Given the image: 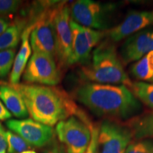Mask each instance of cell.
Listing matches in <instances>:
<instances>
[{"instance_id": "obj_1", "label": "cell", "mask_w": 153, "mask_h": 153, "mask_svg": "<svg viewBox=\"0 0 153 153\" xmlns=\"http://www.w3.org/2000/svg\"><path fill=\"white\" fill-rule=\"evenodd\" d=\"M74 95L94 114L108 119H130L143 109L141 103L125 85L86 82L76 88Z\"/></svg>"}, {"instance_id": "obj_2", "label": "cell", "mask_w": 153, "mask_h": 153, "mask_svg": "<svg viewBox=\"0 0 153 153\" xmlns=\"http://www.w3.org/2000/svg\"><path fill=\"white\" fill-rule=\"evenodd\" d=\"M24 99L33 120L52 126L72 116L89 122L85 114L62 89L55 86L18 84L12 85Z\"/></svg>"}, {"instance_id": "obj_3", "label": "cell", "mask_w": 153, "mask_h": 153, "mask_svg": "<svg viewBox=\"0 0 153 153\" xmlns=\"http://www.w3.org/2000/svg\"><path fill=\"white\" fill-rule=\"evenodd\" d=\"M116 43L106 38L93 51L91 61L80 70L82 78L88 82L101 85H125L132 82L126 73Z\"/></svg>"}, {"instance_id": "obj_4", "label": "cell", "mask_w": 153, "mask_h": 153, "mask_svg": "<svg viewBox=\"0 0 153 153\" xmlns=\"http://www.w3.org/2000/svg\"><path fill=\"white\" fill-rule=\"evenodd\" d=\"M70 9L71 19L80 26L102 31H108L114 27L116 4L79 0L72 4Z\"/></svg>"}, {"instance_id": "obj_5", "label": "cell", "mask_w": 153, "mask_h": 153, "mask_svg": "<svg viewBox=\"0 0 153 153\" xmlns=\"http://www.w3.org/2000/svg\"><path fill=\"white\" fill-rule=\"evenodd\" d=\"M60 1H49L33 24L30 35V46L34 53H45L57 59V43L54 16Z\"/></svg>"}, {"instance_id": "obj_6", "label": "cell", "mask_w": 153, "mask_h": 153, "mask_svg": "<svg viewBox=\"0 0 153 153\" xmlns=\"http://www.w3.org/2000/svg\"><path fill=\"white\" fill-rule=\"evenodd\" d=\"M92 126L78 116H72L57 124L55 133L68 153H85L91 141Z\"/></svg>"}, {"instance_id": "obj_7", "label": "cell", "mask_w": 153, "mask_h": 153, "mask_svg": "<svg viewBox=\"0 0 153 153\" xmlns=\"http://www.w3.org/2000/svg\"><path fill=\"white\" fill-rule=\"evenodd\" d=\"M70 9L66 1H60L54 16L57 43V60L61 66L72 64V34L70 27Z\"/></svg>"}, {"instance_id": "obj_8", "label": "cell", "mask_w": 153, "mask_h": 153, "mask_svg": "<svg viewBox=\"0 0 153 153\" xmlns=\"http://www.w3.org/2000/svg\"><path fill=\"white\" fill-rule=\"evenodd\" d=\"M72 34V64L87 65L91 52L107 37L108 31L94 30L70 20Z\"/></svg>"}, {"instance_id": "obj_9", "label": "cell", "mask_w": 153, "mask_h": 153, "mask_svg": "<svg viewBox=\"0 0 153 153\" xmlns=\"http://www.w3.org/2000/svg\"><path fill=\"white\" fill-rule=\"evenodd\" d=\"M23 79L29 83L57 85L61 79L55 59L42 53H33L24 70Z\"/></svg>"}, {"instance_id": "obj_10", "label": "cell", "mask_w": 153, "mask_h": 153, "mask_svg": "<svg viewBox=\"0 0 153 153\" xmlns=\"http://www.w3.org/2000/svg\"><path fill=\"white\" fill-rule=\"evenodd\" d=\"M133 135L126 127L111 119L104 120L98 135V153H125Z\"/></svg>"}, {"instance_id": "obj_11", "label": "cell", "mask_w": 153, "mask_h": 153, "mask_svg": "<svg viewBox=\"0 0 153 153\" xmlns=\"http://www.w3.org/2000/svg\"><path fill=\"white\" fill-rule=\"evenodd\" d=\"M6 125L34 148H43L55 135L53 127L31 118L9 119L7 120Z\"/></svg>"}, {"instance_id": "obj_12", "label": "cell", "mask_w": 153, "mask_h": 153, "mask_svg": "<svg viewBox=\"0 0 153 153\" xmlns=\"http://www.w3.org/2000/svg\"><path fill=\"white\" fill-rule=\"evenodd\" d=\"M153 51V27L132 34L122 44L120 58L123 65L135 62Z\"/></svg>"}, {"instance_id": "obj_13", "label": "cell", "mask_w": 153, "mask_h": 153, "mask_svg": "<svg viewBox=\"0 0 153 153\" xmlns=\"http://www.w3.org/2000/svg\"><path fill=\"white\" fill-rule=\"evenodd\" d=\"M153 26V9L131 12L107 33V39L116 43L132 34Z\"/></svg>"}, {"instance_id": "obj_14", "label": "cell", "mask_w": 153, "mask_h": 153, "mask_svg": "<svg viewBox=\"0 0 153 153\" xmlns=\"http://www.w3.org/2000/svg\"><path fill=\"white\" fill-rule=\"evenodd\" d=\"M0 99L15 117L22 119L29 114L22 96L11 85H0Z\"/></svg>"}, {"instance_id": "obj_15", "label": "cell", "mask_w": 153, "mask_h": 153, "mask_svg": "<svg viewBox=\"0 0 153 153\" xmlns=\"http://www.w3.org/2000/svg\"><path fill=\"white\" fill-rule=\"evenodd\" d=\"M129 128L133 137L140 140L153 137V110L133 118Z\"/></svg>"}, {"instance_id": "obj_16", "label": "cell", "mask_w": 153, "mask_h": 153, "mask_svg": "<svg viewBox=\"0 0 153 153\" xmlns=\"http://www.w3.org/2000/svg\"><path fill=\"white\" fill-rule=\"evenodd\" d=\"M131 74L140 82L153 83V51L132 65Z\"/></svg>"}, {"instance_id": "obj_17", "label": "cell", "mask_w": 153, "mask_h": 153, "mask_svg": "<svg viewBox=\"0 0 153 153\" xmlns=\"http://www.w3.org/2000/svg\"><path fill=\"white\" fill-rule=\"evenodd\" d=\"M25 22H16L0 35V52L9 49H15L22 38V31Z\"/></svg>"}, {"instance_id": "obj_18", "label": "cell", "mask_w": 153, "mask_h": 153, "mask_svg": "<svg viewBox=\"0 0 153 153\" xmlns=\"http://www.w3.org/2000/svg\"><path fill=\"white\" fill-rule=\"evenodd\" d=\"M129 89L140 102L153 110V83L133 82Z\"/></svg>"}, {"instance_id": "obj_19", "label": "cell", "mask_w": 153, "mask_h": 153, "mask_svg": "<svg viewBox=\"0 0 153 153\" xmlns=\"http://www.w3.org/2000/svg\"><path fill=\"white\" fill-rule=\"evenodd\" d=\"M6 135L8 153H22L31 148V146L28 143L14 132L7 131Z\"/></svg>"}, {"instance_id": "obj_20", "label": "cell", "mask_w": 153, "mask_h": 153, "mask_svg": "<svg viewBox=\"0 0 153 153\" xmlns=\"http://www.w3.org/2000/svg\"><path fill=\"white\" fill-rule=\"evenodd\" d=\"M16 50L9 49L0 52V78L9 74L14 62Z\"/></svg>"}, {"instance_id": "obj_21", "label": "cell", "mask_w": 153, "mask_h": 153, "mask_svg": "<svg viewBox=\"0 0 153 153\" xmlns=\"http://www.w3.org/2000/svg\"><path fill=\"white\" fill-rule=\"evenodd\" d=\"M125 153H153V140L140 139L129 144Z\"/></svg>"}, {"instance_id": "obj_22", "label": "cell", "mask_w": 153, "mask_h": 153, "mask_svg": "<svg viewBox=\"0 0 153 153\" xmlns=\"http://www.w3.org/2000/svg\"><path fill=\"white\" fill-rule=\"evenodd\" d=\"M27 62L24 60L20 55H16V58L14 59V64H13L12 70L10 76V82L12 85H16L19 84L20 78L22 76L23 72L27 65Z\"/></svg>"}, {"instance_id": "obj_23", "label": "cell", "mask_w": 153, "mask_h": 153, "mask_svg": "<svg viewBox=\"0 0 153 153\" xmlns=\"http://www.w3.org/2000/svg\"><path fill=\"white\" fill-rule=\"evenodd\" d=\"M22 4L21 1L0 0V15H7L16 12Z\"/></svg>"}, {"instance_id": "obj_24", "label": "cell", "mask_w": 153, "mask_h": 153, "mask_svg": "<svg viewBox=\"0 0 153 153\" xmlns=\"http://www.w3.org/2000/svg\"><path fill=\"white\" fill-rule=\"evenodd\" d=\"M43 148L41 153H68L65 146L58 140L56 135Z\"/></svg>"}, {"instance_id": "obj_25", "label": "cell", "mask_w": 153, "mask_h": 153, "mask_svg": "<svg viewBox=\"0 0 153 153\" xmlns=\"http://www.w3.org/2000/svg\"><path fill=\"white\" fill-rule=\"evenodd\" d=\"M91 141L85 153H98L99 128L95 127V126H92V127H91Z\"/></svg>"}, {"instance_id": "obj_26", "label": "cell", "mask_w": 153, "mask_h": 153, "mask_svg": "<svg viewBox=\"0 0 153 153\" xmlns=\"http://www.w3.org/2000/svg\"><path fill=\"white\" fill-rule=\"evenodd\" d=\"M3 126L0 123V153H6L7 148V135Z\"/></svg>"}, {"instance_id": "obj_27", "label": "cell", "mask_w": 153, "mask_h": 153, "mask_svg": "<svg viewBox=\"0 0 153 153\" xmlns=\"http://www.w3.org/2000/svg\"><path fill=\"white\" fill-rule=\"evenodd\" d=\"M11 117V114L7 109L4 105L0 100V120H8Z\"/></svg>"}, {"instance_id": "obj_28", "label": "cell", "mask_w": 153, "mask_h": 153, "mask_svg": "<svg viewBox=\"0 0 153 153\" xmlns=\"http://www.w3.org/2000/svg\"><path fill=\"white\" fill-rule=\"evenodd\" d=\"M9 27V22L7 19L0 16V35Z\"/></svg>"}, {"instance_id": "obj_29", "label": "cell", "mask_w": 153, "mask_h": 153, "mask_svg": "<svg viewBox=\"0 0 153 153\" xmlns=\"http://www.w3.org/2000/svg\"><path fill=\"white\" fill-rule=\"evenodd\" d=\"M22 153H38V152H36V151H34V150H26Z\"/></svg>"}]
</instances>
